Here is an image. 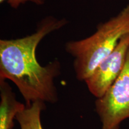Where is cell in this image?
Instances as JSON below:
<instances>
[{"instance_id":"cell-4","label":"cell","mask_w":129,"mask_h":129,"mask_svg":"<svg viewBox=\"0 0 129 129\" xmlns=\"http://www.w3.org/2000/svg\"><path fill=\"white\" fill-rule=\"evenodd\" d=\"M128 47L129 34H127L121 38L112 52L84 81L90 92L97 99L105 94L121 72Z\"/></svg>"},{"instance_id":"cell-6","label":"cell","mask_w":129,"mask_h":129,"mask_svg":"<svg viewBox=\"0 0 129 129\" xmlns=\"http://www.w3.org/2000/svg\"><path fill=\"white\" fill-rule=\"evenodd\" d=\"M45 108V103L40 101L32 103L30 105H26L25 108L16 117L20 129H43L41 114Z\"/></svg>"},{"instance_id":"cell-2","label":"cell","mask_w":129,"mask_h":129,"mask_svg":"<svg viewBox=\"0 0 129 129\" xmlns=\"http://www.w3.org/2000/svg\"><path fill=\"white\" fill-rule=\"evenodd\" d=\"M127 34H129V4L115 16L99 23L91 35L68 41L64 48L74 58L73 68L77 78L84 81Z\"/></svg>"},{"instance_id":"cell-5","label":"cell","mask_w":129,"mask_h":129,"mask_svg":"<svg viewBox=\"0 0 129 129\" xmlns=\"http://www.w3.org/2000/svg\"><path fill=\"white\" fill-rule=\"evenodd\" d=\"M0 129H13L14 120L26 106L16 100L14 93L5 80L0 79Z\"/></svg>"},{"instance_id":"cell-7","label":"cell","mask_w":129,"mask_h":129,"mask_svg":"<svg viewBox=\"0 0 129 129\" xmlns=\"http://www.w3.org/2000/svg\"><path fill=\"white\" fill-rule=\"evenodd\" d=\"M46 0H0V3H6L10 7L13 9H17L21 5H23L27 3H30L37 6H43L45 4Z\"/></svg>"},{"instance_id":"cell-1","label":"cell","mask_w":129,"mask_h":129,"mask_svg":"<svg viewBox=\"0 0 129 129\" xmlns=\"http://www.w3.org/2000/svg\"><path fill=\"white\" fill-rule=\"evenodd\" d=\"M68 23L65 18L47 16L38 22L31 34L0 40V79L12 81L26 106L37 101L54 104L58 101L54 80L60 74V62L55 59L41 66L37 60L36 50L45 37Z\"/></svg>"},{"instance_id":"cell-3","label":"cell","mask_w":129,"mask_h":129,"mask_svg":"<svg viewBox=\"0 0 129 129\" xmlns=\"http://www.w3.org/2000/svg\"><path fill=\"white\" fill-rule=\"evenodd\" d=\"M95 109L101 129H120L121 122L129 118V47L121 72L105 94L97 99Z\"/></svg>"}]
</instances>
